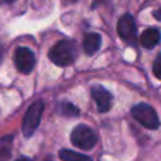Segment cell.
Masks as SVG:
<instances>
[{
    "label": "cell",
    "instance_id": "1",
    "mask_svg": "<svg viewBox=\"0 0 161 161\" xmlns=\"http://www.w3.org/2000/svg\"><path fill=\"white\" fill-rule=\"evenodd\" d=\"M78 55V45L72 40H61L50 50V59L58 67H68Z\"/></svg>",
    "mask_w": 161,
    "mask_h": 161
},
{
    "label": "cell",
    "instance_id": "2",
    "mask_svg": "<svg viewBox=\"0 0 161 161\" xmlns=\"http://www.w3.org/2000/svg\"><path fill=\"white\" fill-rule=\"evenodd\" d=\"M131 114L146 129L156 130V129L160 127V119L157 116V112L148 103H137V105H134L131 108Z\"/></svg>",
    "mask_w": 161,
    "mask_h": 161
},
{
    "label": "cell",
    "instance_id": "3",
    "mask_svg": "<svg viewBox=\"0 0 161 161\" xmlns=\"http://www.w3.org/2000/svg\"><path fill=\"white\" fill-rule=\"evenodd\" d=\"M42 110H44V103L41 100L33 103L30 108L27 109L23 119V125H21V130L23 134L25 137H31L36 133L37 127H38L40 122H41V116H42Z\"/></svg>",
    "mask_w": 161,
    "mask_h": 161
},
{
    "label": "cell",
    "instance_id": "4",
    "mask_svg": "<svg viewBox=\"0 0 161 161\" xmlns=\"http://www.w3.org/2000/svg\"><path fill=\"white\" fill-rule=\"evenodd\" d=\"M71 142L80 150H92L96 146L97 136L89 126L79 125L71 133Z\"/></svg>",
    "mask_w": 161,
    "mask_h": 161
},
{
    "label": "cell",
    "instance_id": "5",
    "mask_svg": "<svg viewBox=\"0 0 161 161\" xmlns=\"http://www.w3.org/2000/svg\"><path fill=\"white\" fill-rule=\"evenodd\" d=\"M117 33L125 42L133 45V47L137 45V27L136 21L130 14H125L120 17L119 23H117Z\"/></svg>",
    "mask_w": 161,
    "mask_h": 161
},
{
    "label": "cell",
    "instance_id": "6",
    "mask_svg": "<svg viewBox=\"0 0 161 161\" xmlns=\"http://www.w3.org/2000/svg\"><path fill=\"white\" fill-rule=\"evenodd\" d=\"M14 62H16V67L20 72L30 74L36 65V55L30 48L20 47L14 53Z\"/></svg>",
    "mask_w": 161,
    "mask_h": 161
},
{
    "label": "cell",
    "instance_id": "7",
    "mask_svg": "<svg viewBox=\"0 0 161 161\" xmlns=\"http://www.w3.org/2000/svg\"><path fill=\"white\" fill-rule=\"evenodd\" d=\"M91 95L93 97V100L96 102L97 110L100 113H105V112L110 110L112 103H113V97H112V93L106 88H103L102 85H93L91 88Z\"/></svg>",
    "mask_w": 161,
    "mask_h": 161
},
{
    "label": "cell",
    "instance_id": "8",
    "mask_svg": "<svg viewBox=\"0 0 161 161\" xmlns=\"http://www.w3.org/2000/svg\"><path fill=\"white\" fill-rule=\"evenodd\" d=\"M160 41H161V33L160 30H157L154 27L144 30L142 33V36H140V44L144 48H148V50L154 48Z\"/></svg>",
    "mask_w": 161,
    "mask_h": 161
},
{
    "label": "cell",
    "instance_id": "9",
    "mask_svg": "<svg viewBox=\"0 0 161 161\" xmlns=\"http://www.w3.org/2000/svg\"><path fill=\"white\" fill-rule=\"evenodd\" d=\"M100 44H102V37L97 33H91L83 40V51L88 55H93L100 48Z\"/></svg>",
    "mask_w": 161,
    "mask_h": 161
},
{
    "label": "cell",
    "instance_id": "10",
    "mask_svg": "<svg viewBox=\"0 0 161 161\" xmlns=\"http://www.w3.org/2000/svg\"><path fill=\"white\" fill-rule=\"evenodd\" d=\"M13 136H4L0 139V161H6L10 157L11 148H13Z\"/></svg>",
    "mask_w": 161,
    "mask_h": 161
},
{
    "label": "cell",
    "instance_id": "11",
    "mask_svg": "<svg viewBox=\"0 0 161 161\" xmlns=\"http://www.w3.org/2000/svg\"><path fill=\"white\" fill-rule=\"evenodd\" d=\"M59 158L62 161H93L91 157L72 150H61L59 151Z\"/></svg>",
    "mask_w": 161,
    "mask_h": 161
},
{
    "label": "cell",
    "instance_id": "12",
    "mask_svg": "<svg viewBox=\"0 0 161 161\" xmlns=\"http://www.w3.org/2000/svg\"><path fill=\"white\" fill-rule=\"evenodd\" d=\"M59 113L64 114V116H78L79 109L69 102H62L59 105Z\"/></svg>",
    "mask_w": 161,
    "mask_h": 161
},
{
    "label": "cell",
    "instance_id": "13",
    "mask_svg": "<svg viewBox=\"0 0 161 161\" xmlns=\"http://www.w3.org/2000/svg\"><path fill=\"white\" fill-rule=\"evenodd\" d=\"M153 72H154V75H156V78L161 79V54L157 57L153 64Z\"/></svg>",
    "mask_w": 161,
    "mask_h": 161
},
{
    "label": "cell",
    "instance_id": "14",
    "mask_svg": "<svg viewBox=\"0 0 161 161\" xmlns=\"http://www.w3.org/2000/svg\"><path fill=\"white\" fill-rule=\"evenodd\" d=\"M153 16L156 17L157 20H160V21H161V8H157V10L153 13Z\"/></svg>",
    "mask_w": 161,
    "mask_h": 161
},
{
    "label": "cell",
    "instance_id": "15",
    "mask_svg": "<svg viewBox=\"0 0 161 161\" xmlns=\"http://www.w3.org/2000/svg\"><path fill=\"white\" fill-rule=\"evenodd\" d=\"M103 2H105V0H95V2L92 3V8H96L97 6H100Z\"/></svg>",
    "mask_w": 161,
    "mask_h": 161
},
{
    "label": "cell",
    "instance_id": "16",
    "mask_svg": "<svg viewBox=\"0 0 161 161\" xmlns=\"http://www.w3.org/2000/svg\"><path fill=\"white\" fill-rule=\"evenodd\" d=\"M76 2H79V0H62L64 4H72V3H76Z\"/></svg>",
    "mask_w": 161,
    "mask_h": 161
},
{
    "label": "cell",
    "instance_id": "17",
    "mask_svg": "<svg viewBox=\"0 0 161 161\" xmlns=\"http://www.w3.org/2000/svg\"><path fill=\"white\" fill-rule=\"evenodd\" d=\"M3 3H13V2H16V0H2Z\"/></svg>",
    "mask_w": 161,
    "mask_h": 161
},
{
    "label": "cell",
    "instance_id": "18",
    "mask_svg": "<svg viewBox=\"0 0 161 161\" xmlns=\"http://www.w3.org/2000/svg\"><path fill=\"white\" fill-rule=\"evenodd\" d=\"M16 161H30L28 158H19V160H16Z\"/></svg>",
    "mask_w": 161,
    "mask_h": 161
},
{
    "label": "cell",
    "instance_id": "19",
    "mask_svg": "<svg viewBox=\"0 0 161 161\" xmlns=\"http://www.w3.org/2000/svg\"><path fill=\"white\" fill-rule=\"evenodd\" d=\"M44 161H54V160H53V157H48V158H45Z\"/></svg>",
    "mask_w": 161,
    "mask_h": 161
}]
</instances>
